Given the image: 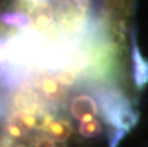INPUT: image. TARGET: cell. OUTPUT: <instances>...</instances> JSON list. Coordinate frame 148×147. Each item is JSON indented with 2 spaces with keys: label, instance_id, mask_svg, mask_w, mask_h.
<instances>
[{
  "label": "cell",
  "instance_id": "obj_1",
  "mask_svg": "<svg viewBox=\"0 0 148 147\" xmlns=\"http://www.w3.org/2000/svg\"><path fill=\"white\" fill-rule=\"evenodd\" d=\"M71 113L79 123L87 120L96 119L97 116V105L88 95H79L71 102Z\"/></svg>",
  "mask_w": 148,
  "mask_h": 147
},
{
  "label": "cell",
  "instance_id": "obj_2",
  "mask_svg": "<svg viewBox=\"0 0 148 147\" xmlns=\"http://www.w3.org/2000/svg\"><path fill=\"white\" fill-rule=\"evenodd\" d=\"M38 125V119L32 113H16L8 123V134L12 138H23Z\"/></svg>",
  "mask_w": 148,
  "mask_h": 147
},
{
  "label": "cell",
  "instance_id": "obj_3",
  "mask_svg": "<svg viewBox=\"0 0 148 147\" xmlns=\"http://www.w3.org/2000/svg\"><path fill=\"white\" fill-rule=\"evenodd\" d=\"M47 138L51 141L57 143H66L72 135V125L64 119H54L45 126Z\"/></svg>",
  "mask_w": 148,
  "mask_h": 147
},
{
  "label": "cell",
  "instance_id": "obj_4",
  "mask_svg": "<svg viewBox=\"0 0 148 147\" xmlns=\"http://www.w3.org/2000/svg\"><path fill=\"white\" fill-rule=\"evenodd\" d=\"M79 135L84 138H96L102 134V125L97 119H91L79 123Z\"/></svg>",
  "mask_w": 148,
  "mask_h": 147
},
{
  "label": "cell",
  "instance_id": "obj_5",
  "mask_svg": "<svg viewBox=\"0 0 148 147\" xmlns=\"http://www.w3.org/2000/svg\"><path fill=\"white\" fill-rule=\"evenodd\" d=\"M42 92L45 93L49 99H58V98H62L63 93H64L63 86L60 84L58 81H56V80H47V81H43Z\"/></svg>",
  "mask_w": 148,
  "mask_h": 147
},
{
  "label": "cell",
  "instance_id": "obj_6",
  "mask_svg": "<svg viewBox=\"0 0 148 147\" xmlns=\"http://www.w3.org/2000/svg\"><path fill=\"white\" fill-rule=\"evenodd\" d=\"M33 147H57V144H56L54 141H51L49 138L42 137V138H39V140L34 143Z\"/></svg>",
  "mask_w": 148,
  "mask_h": 147
}]
</instances>
